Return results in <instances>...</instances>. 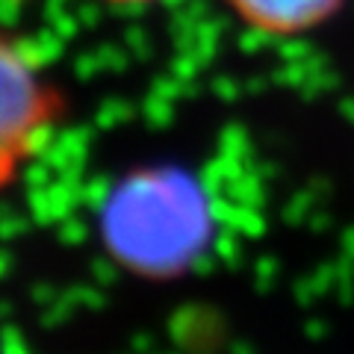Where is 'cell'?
<instances>
[{
    "mask_svg": "<svg viewBox=\"0 0 354 354\" xmlns=\"http://www.w3.org/2000/svg\"><path fill=\"white\" fill-rule=\"evenodd\" d=\"M106 6H121V9H139V6H151V3H160V0H101Z\"/></svg>",
    "mask_w": 354,
    "mask_h": 354,
    "instance_id": "4",
    "label": "cell"
},
{
    "mask_svg": "<svg viewBox=\"0 0 354 354\" xmlns=\"http://www.w3.org/2000/svg\"><path fill=\"white\" fill-rule=\"evenodd\" d=\"M115 234L142 266L183 269L204 251L213 218L201 189L183 174L148 171L115 201Z\"/></svg>",
    "mask_w": 354,
    "mask_h": 354,
    "instance_id": "1",
    "label": "cell"
},
{
    "mask_svg": "<svg viewBox=\"0 0 354 354\" xmlns=\"http://www.w3.org/2000/svg\"><path fill=\"white\" fill-rule=\"evenodd\" d=\"M239 27L263 39L313 36L348 6V0H221Z\"/></svg>",
    "mask_w": 354,
    "mask_h": 354,
    "instance_id": "3",
    "label": "cell"
},
{
    "mask_svg": "<svg viewBox=\"0 0 354 354\" xmlns=\"http://www.w3.org/2000/svg\"><path fill=\"white\" fill-rule=\"evenodd\" d=\"M65 118V88L36 53L0 30V198L24 180Z\"/></svg>",
    "mask_w": 354,
    "mask_h": 354,
    "instance_id": "2",
    "label": "cell"
}]
</instances>
